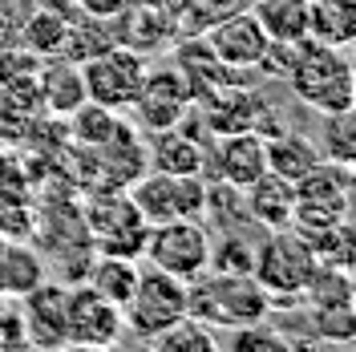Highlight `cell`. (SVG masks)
Wrapping results in <instances>:
<instances>
[{
	"instance_id": "obj_1",
	"label": "cell",
	"mask_w": 356,
	"mask_h": 352,
	"mask_svg": "<svg viewBox=\"0 0 356 352\" xmlns=\"http://www.w3.org/2000/svg\"><path fill=\"white\" fill-rule=\"evenodd\" d=\"M291 93L312 106L316 113H344L356 102V81H353V61L348 49L324 45L316 37H300L291 41V61L288 73Z\"/></svg>"
},
{
	"instance_id": "obj_2",
	"label": "cell",
	"mask_w": 356,
	"mask_h": 352,
	"mask_svg": "<svg viewBox=\"0 0 356 352\" xmlns=\"http://www.w3.org/2000/svg\"><path fill=\"white\" fill-rule=\"evenodd\" d=\"M271 312L267 291L255 284V275L243 271H202L186 284V316H195L211 328H239L251 320H264Z\"/></svg>"
},
{
	"instance_id": "obj_3",
	"label": "cell",
	"mask_w": 356,
	"mask_h": 352,
	"mask_svg": "<svg viewBox=\"0 0 356 352\" xmlns=\"http://www.w3.org/2000/svg\"><path fill=\"white\" fill-rule=\"evenodd\" d=\"M316 264L320 259L312 255L308 243L300 239L291 227H275V231H267L264 243H255L251 275H255V284L267 291V300L275 308V304L304 300V284H308V275Z\"/></svg>"
},
{
	"instance_id": "obj_4",
	"label": "cell",
	"mask_w": 356,
	"mask_h": 352,
	"mask_svg": "<svg viewBox=\"0 0 356 352\" xmlns=\"http://www.w3.org/2000/svg\"><path fill=\"white\" fill-rule=\"evenodd\" d=\"M186 316V284L166 275V271H138V284L122 304V328L138 336L142 344H150L158 332H166Z\"/></svg>"
},
{
	"instance_id": "obj_5",
	"label": "cell",
	"mask_w": 356,
	"mask_h": 352,
	"mask_svg": "<svg viewBox=\"0 0 356 352\" xmlns=\"http://www.w3.org/2000/svg\"><path fill=\"white\" fill-rule=\"evenodd\" d=\"M142 255L150 259V267L175 275L182 284L199 280L211 267V231L202 227V219H170V223H150Z\"/></svg>"
},
{
	"instance_id": "obj_6",
	"label": "cell",
	"mask_w": 356,
	"mask_h": 352,
	"mask_svg": "<svg viewBox=\"0 0 356 352\" xmlns=\"http://www.w3.org/2000/svg\"><path fill=\"white\" fill-rule=\"evenodd\" d=\"M86 235L93 243V251H106V255H142V243L150 223L138 215L130 191H97V198L86 202Z\"/></svg>"
},
{
	"instance_id": "obj_7",
	"label": "cell",
	"mask_w": 356,
	"mask_h": 352,
	"mask_svg": "<svg viewBox=\"0 0 356 352\" xmlns=\"http://www.w3.org/2000/svg\"><path fill=\"white\" fill-rule=\"evenodd\" d=\"M126 191H130L134 207L146 223H170V219H202L211 186L202 182V175L150 170V175H138Z\"/></svg>"
},
{
	"instance_id": "obj_8",
	"label": "cell",
	"mask_w": 356,
	"mask_h": 352,
	"mask_svg": "<svg viewBox=\"0 0 356 352\" xmlns=\"http://www.w3.org/2000/svg\"><path fill=\"white\" fill-rule=\"evenodd\" d=\"M77 65H81V77H86L89 102H97L113 113L130 110L142 81H146V61L130 45H110V49L93 53L89 61H77Z\"/></svg>"
},
{
	"instance_id": "obj_9",
	"label": "cell",
	"mask_w": 356,
	"mask_h": 352,
	"mask_svg": "<svg viewBox=\"0 0 356 352\" xmlns=\"http://www.w3.org/2000/svg\"><path fill=\"white\" fill-rule=\"evenodd\" d=\"M348 191L353 175L340 162H320L316 170L296 182V211L291 227H324V223L348 219Z\"/></svg>"
},
{
	"instance_id": "obj_10",
	"label": "cell",
	"mask_w": 356,
	"mask_h": 352,
	"mask_svg": "<svg viewBox=\"0 0 356 352\" xmlns=\"http://www.w3.org/2000/svg\"><path fill=\"white\" fill-rule=\"evenodd\" d=\"M122 308L102 300L89 284H73L65 296V344L110 349L122 340Z\"/></svg>"
},
{
	"instance_id": "obj_11",
	"label": "cell",
	"mask_w": 356,
	"mask_h": 352,
	"mask_svg": "<svg viewBox=\"0 0 356 352\" xmlns=\"http://www.w3.org/2000/svg\"><path fill=\"white\" fill-rule=\"evenodd\" d=\"M191 102H195V93L178 69H154V73L146 69V81L130 110L138 113V122L146 130H170L182 118H191Z\"/></svg>"
},
{
	"instance_id": "obj_12",
	"label": "cell",
	"mask_w": 356,
	"mask_h": 352,
	"mask_svg": "<svg viewBox=\"0 0 356 352\" xmlns=\"http://www.w3.org/2000/svg\"><path fill=\"white\" fill-rule=\"evenodd\" d=\"M207 45H211V53H215L227 69H259L271 37L264 33V24L255 21L251 13H231V17H222V21L211 29Z\"/></svg>"
},
{
	"instance_id": "obj_13",
	"label": "cell",
	"mask_w": 356,
	"mask_h": 352,
	"mask_svg": "<svg viewBox=\"0 0 356 352\" xmlns=\"http://www.w3.org/2000/svg\"><path fill=\"white\" fill-rule=\"evenodd\" d=\"M264 170H267V150L259 130L219 134V142H215V182L231 186V191H243Z\"/></svg>"
},
{
	"instance_id": "obj_14",
	"label": "cell",
	"mask_w": 356,
	"mask_h": 352,
	"mask_svg": "<svg viewBox=\"0 0 356 352\" xmlns=\"http://www.w3.org/2000/svg\"><path fill=\"white\" fill-rule=\"evenodd\" d=\"M65 284H37L24 300V336L29 344H65Z\"/></svg>"
},
{
	"instance_id": "obj_15",
	"label": "cell",
	"mask_w": 356,
	"mask_h": 352,
	"mask_svg": "<svg viewBox=\"0 0 356 352\" xmlns=\"http://www.w3.org/2000/svg\"><path fill=\"white\" fill-rule=\"evenodd\" d=\"M239 198H243V211L259 223V227H267V231H275V227H291L296 186H291V182H284L280 175L264 170V175L255 178L251 186H243V191H239Z\"/></svg>"
},
{
	"instance_id": "obj_16",
	"label": "cell",
	"mask_w": 356,
	"mask_h": 352,
	"mask_svg": "<svg viewBox=\"0 0 356 352\" xmlns=\"http://www.w3.org/2000/svg\"><path fill=\"white\" fill-rule=\"evenodd\" d=\"M37 93H41L44 110L53 118H69L77 106H86V77H81V65L69 61V57H49L41 81H37Z\"/></svg>"
},
{
	"instance_id": "obj_17",
	"label": "cell",
	"mask_w": 356,
	"mask_h": 352,
	"mask_svg": "<svg viewBox=\"0 0 356 352\" xmlns=\"http://www.w3.org/2000/svg\"><path fill=\"white\" fill-rule=\"evenodd\" d=\"M146 158L154 162V170H166V175H202L207 170V150L195 142L191 130H154V142Z\"/></svg>"
},
{
	"instance_id": "obj_18",
	"label": "cell",
	"mask_w": 356,
	"mask_h": 352,
	"mask_svg": "<svg viewBox=\"0 0 356 352\" xmlns=\"http://www.w3.org/2000/svg\"><path fill=\"white\" fill-rule=\"evenodd\" d=\"M264 150H267V170L280 175L284 182H291V186L308 175V170H316V166L324 162L312 138H304V134H288V130H280L271 142H264Z\"/></svg>"
},
{
	"instance_id": "obj_19",
	"label": "cell",
	"mask_w": 356,
	"mask_h": 352,
	"mask_svg": "<svg viewBox=\"0 0 356 352\" xmlns=\"http://www.w3.org/2000/svg\"><path fill=\"white\" fill-rule=\"evenodd\" d=\"M44 284V259L24 239H4L0 247V296H29Z\"/></svg>"
},
{
	"instance_id": "obj_20",
	"label": "cell",
	"mask_w": 356,
	"mask_h": 352,
	"mask_svg": "<svg viewBox=\"0 0 356 352\" xmlns=\"http://www.w3.org/2000/svg\"><path fill=\"white\" fill-rule=\"evenodd\" d=\"M81 284H89L102 300H110V304L122 308L126 296L134 291V284H138V264H134L130 255H106V251H93V259H89Z\"/></svg>"
},
{
	"instance_id": "obj_21",
	"label": "cell",
	"mask_w": 356,
	"mask_h": 352,
	"mask_svg": "<svg viewBox=\"0 0 356 352\" xmlns=\"http://www.w3.org/2000/svg\"><path fill=\"white\" fill-rule=\"evenodd\" d=\"M308 13L312 0H255L251 17L264 24V33L271 41H300L308 37Z\"/></svg>"
},
{
	"instance_id": "obj_22",
	"label": "cell",
	"mask_w": 356,
	"mask_h": 352,
	"mask_svg": "<svg viewBox=\"0 0 356 352\" xmlns=\"http://www.w3.org/2000/svg\"><path fill=\"white\" fill-rule=\"evenodd\" d=\"M202 97H215L207 106V122L215 134H235V130H259V102L251 93L239 89H219V93H202Z\"/></svg>"
},
{
	"instance_id": "obj_23",
	"label": "cell",
	"mask_w": 356,
	"mask_h": 352,
	"mask_svg": "<svg viewBox=\"0 0 356 352\" xmlns=\"http://www.w3.org/2000/svg\"><path fill=\"white\" fill-rule=\"evenodd\" d=\"M65 37H69V21L57 8H37L21 29V41L33 57H61L65 53Z\"/></svg>"
},
{
	"instance_id": "obj_24",
	"label": "cell",
	"mask_w": 356,
	"mask_h": 352,
	"mask_svg": "<svg viewBox=\"0 0 356 352\" xmlns=\"http://www.w3.org/2000/svg\"><path fill=\"white\" fill-rule=\"evenodd\" d=\"M150 344L162 352H215V349H222V336L211 324L195 320V316H182L178 324H170L166 332H158Z\"/></svg>"
},
{
	"instance_id": "obj_25",
	"label": "cell",
	"mask_w": 356,
	"mask_h": 352,
	"mask_svg": "<svg viewBox=\"0 0 356 352\" xmlns=\"http://www.w3.org/2000/svg\"><path fill=\"white\" fill-rule=\"evenodd\" d=\"M122 122H118V113L106 110V106H97V102H86V106H77V110L69 113V138L89 150V146H102L106 138H113Z\"/></svg>"
},
{
	"instance_id": "obj_26",
	"label": "cell",
	"mask_w": 356,
	"mask_h": 352,
	"mask_svg": "<svg viewBox=\"0 0 356 352\" xmlns=\"http://www.w3.org/2000/svg\"><path fill=\"white\" fill-rule=\"evenodd\" d=\"M324 126H320V158L324 162H340V166H353L356 158V126H353V110L344 113H320Z\"/></svg>"
},
{
	"instance_id": "obj_27",
	"label": "cell",
	"mask_w": 356,
	"mask_h": 352,
	"mask_svg": "<svg viewBox=\"0 0 356 352\" xmlns=\"http://www.w3.org/2000/svg\"><path fill=\"white\" fill-rule=\"evenodd\" d=\"M255 264V243L243 235H227V239H211V271H243L251 275Z\"/></svg>"
},
{
	"instance_id": "obj_28",
	"label": "cell",
	"mask_w": 356,
	"mask_h": 352,
	"mask_svg": "<svg viewBox=\"0 0 356 352\" xmlns=\"http://www.w3.org/2000/svg\"><path fill=\"white\" fill-rule=\"evenodd\" d=\"M81 8H86L89 17H97V21H113V17H122L126 8H134V0H77Z\"/></svg>"
},
{
	"instance_id": "obj_29",
	"label": "cell",
	"mask_w": 356,
	"mask_h": 352,
	"mask_svg": "<svg viewBox=\"0 0 356 352\" xmlns=\"http://www.w3.org/2000/svg\"><path fill=\"white\" fill-rule=\"evenodd\" d=\"M0 247H4V239H0Z\"/></svg>"
}]
</instances>
